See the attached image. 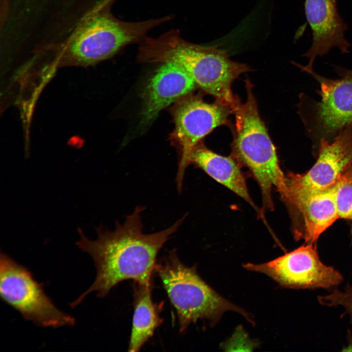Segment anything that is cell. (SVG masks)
<instances>
[{"instance_id":"obj_10","label":"cell","mask_w":352,"mask_h":352,"mask_svg":"<svg viewBox=\"0 0 352 352\" xmlns=\"http://www.w3.org/2000/svg\"><path fill=\"white\" fill-rule=\"evenodd\" d=\"M313 166L302 174L288 173L287 192L283 200L331 188L340 177L352 168V122L331 141L322 139Z\"/></svg>"},{"instance_id":"obj_11","label":"cell","mask_w":352,"mask_h":352,"mask_svg":"<svg viewBox=\"0 0 352 352\" xmlns=\"http://www.w3.org/2000/svg\"><path fill=\"white\" fill-rule=\"evenodd\" d=\"M337 0H305V13L312 32V42L310 48L303 56L308 59V64L302 66L293 64L303 71L309 73L316 57L327 54L333 47L342 54L349 52L350 44L345 37L347 24L338 13Z\"/></svg>"},{"instance_id":"obj_17","label":"cell","mask_w":352,"mask_h":352,"mask_svg":"<svg viewBox=\"0 0 352 352\" xmlns=\"http://www.w3.org/2000/svg\"><path fill=\"white\" fill-rule=\"evenodd\" d=\"M317 300L323 306L332 307L339 305L343 307L345 311L341 317L348 314L352 323V286L349 284H347L344 291L334 288L328 295L318 296Z\"/></svg>"},{"instance_id":"obj_5","label":"cell","mask_w":352,"mask_h":352,"mask_svg":"<svg viewBox=\"0 0 352 352\" xmlns=\"http://www.w3.org/2000/svg\"><path fill=\"white\" fill-rule=\"evenodd\" d=\"M155 270L176 310L181 332L198 319H206L214 324L229 310L240 313L253 323L249 314L207 285L198 275L195 266L183 264L175 249L156 264Z\"/></svg>"},{"instance_id":"obj_6","label":"cell","mask_w":352,"mask_h":352,"mask_svg":"<svg viewBox=\"0 0 352 352\" xmlns=\"http://www.w3.org/2000/svg\"><path fill=\"white\" fill-rule=\"evenodd\" d=\"M335 70L339 76L336 79L324 77L314 70L308 73L320 85V100L300 95L298 113L317 151L322 139L332 141L352 122V70L339 66Z\"/></svg>"},{"instance_id":"obj_19","label":"cell","mask_w":352,"mask_h":352,"mask_svg":"<svg viewBox=\"0 0 352 352\" xmlns=\"http://www.w3.org/2000/svg\"><path fill=\"white\" fill-rule=\"evenodd\" d=\"M351 235H352V226L351 228Z\"/></svg>"},{"instance_id":"obj_1","label":"cell","mask_w":352,"mask_h":352,"mask_svg":"<svg viewBox=\"0 0 352 352\" xmlns=\"http://www.w3.org/2000/svg\"><path fill=\"white\" fill-rule=\"evenodd\" d=\"M144 209L143 207H136L124 223H116L113 231L99 227L96 229L98 238L93 241L89 240L78 229L80 240L77 244L92 258L96 275L91 286L70 304L72 308L93 291L98 297H105L112 288L124 280L151 285L158 252L177 231L186 215L163 230L145 234L141 219Z\"/></svg>"},{"instance_id":"obj_8","label":"cell","mask_w":352,"mask_h":352,"mask_svg":"<svg viewBox=\"0 0 352 352\" xmlns=\"http://www.w3.org/2000/svg\"><path fill=\"white\" fill-rule=\"evenodd\" d=\"M184 96L177 100L172 109L175 128L171 139L179 152L176 176L177 189L181 192L184 174L190 165V157L194 147L216 128L231 126L229 117L234 114L230 105L216 99L205 102L199 94Z\"/></svg>"},{"instance_id":"obj_14","label":"cell","mask_w":352,"mask_h":352,"mask_svg":"<svg viewBox=\"0 0 352 352\" xmlns=\"http://www.w3.org/2000/svg\"><path fill=\"white\" fill-rule=\"evenodd\" d=\"M190 164L203 170L213 179L244 199L259 214L261 213L249 194L241 167L231 156H225L215 153L207 148L202 140L193 149L190 157Z\"/></svg>"},{"instance_id":"obj_18","label":"cell","mask_w":352,"mask_h":352,"mask_svg":"<svg viewBox=\"0 0 352 352\" xmlns=\"http://www.w3.org/2000/svg\"><path fill=\"white\" fill-rule=\"evenodd\" d=\"M352 348V338H351V341L349 343V345L347 347L345 348L346 350H345V351H350V350Z\"/></svg>"},{"instance_id":"obj_7","label":"cell","mask_w":352,"mask_h":352,"mask_svg":"<svg viewBox=\"0 0 352 352\" xmlns=\"http://www.w3.org/2000/svg\"><path fill=\"white\" fill-rule=\"evenodd\" d=\"M0 293L5 302L36 325L58 328L75 324L74 318L56 307L30 271L2 252Z\"/></svg>"},{"instance_id":"obj_4","label":"cell","mask_w":352,"mask_h":352,"mask_svg":"<svg viewBox=\"0 0 352 352\" xmlns=\"http://www.w3.org/2000/svg\"><path fill=\"white\" fill-rule=\"evenodd\" d=\"M113 1L100 2L74 29L65 45L64 56L68 62L87 66L108 59L125 46L140 43L151 30L172 18L121 21L110 11Z\"/></svg>"},{"instance_id":"obj_2","label":"cell","mask_w":352,"mask_h":352,"mask_svg":"<svg viewBox=\"0 0 352 352\" xmlns=\"http://www.w3.org/2000/svg\"><path fill=\"white\" fill-rule=\"evenodd\" d=\"M137 58L141 62L177 65L203 91L233 108L239 98L232 91V83L242 74L251 71L247 64L230 60L226 50L187 41L176 29L156 38L146 36L140 42Z\"/></svg>"},{"instance_id":"obj_3","label":"cell","mask_w":352,"mask_h":352,"mask_svg":"<svg viewBox=\"0 0 352 352\" xmlns=\"http://www.w3.org/2000/svg\"><path fill=\"white\" fill-rule=\"evenodd\" d=\"M247 98L239 99L234 109L235 125L231 126L233 139L231 156L241 167L249 170L262 193L263 208L273 210L271 197L275 187L281 197L287 191L286 176L279 162L276 149L262 119L251 81L245 80Z\"/></svg>"},{"instance_id":"obj_16","label":"cell","mask_w":352,"mask_h":352,"mask_svg":"<svg viewBox=\"0 0 352 352\" xmlns=\"http://www.w3.org/2000/svg\"><path fill=\"white\" fill-rule=\"evenodd\" d=\"M339 218L352 221V168L332 187Z\"/></svg>"},{"instance_id":"obj_9","label":"cell","mask_w":352,"mask_h":352,"mask_svg":"<svg viewBox=\"0 0 352 352\" xmlns=\"http://www.w3.org/2000/svg\"><path fill=\"white\" fill-rule=\"evenodd\" d=\"M316 246L307 243L271 261L243 266L267 275L285 287L331 290L342 282L343 276L322 263Z\"/></svg>"},{"instance_id":"obj_12","label":"cell","mask_w":352,"mask_h":352,"mask_svg":"<svg viewBox=\"0 0 352 352\" xmlns=\"http://www.w3.org/2000/svg\"><path fill=\"white\" fill-rule=\"evenodd\" d=\"M197 86L182 68L173 63H163L148 80L142 91L140 126L144 128L150 125L160 111L191 93Z\"/></svg>"},{"instance_id":"obj_15","label":"cell","mask_w":352,"mask_h":352,"mask_svg":"<svg viewBox=\"0 0 352 352\" xmlns=\"http://www.w3.org/2000/svg\"><path fill=\"white\" fill-rule=\"evenodd\" d=\"M134 312L128 351L138 352L160 325V305L154 303L151 285L134 283Z\"/></svg>"},{"instance_id":"obj_13","label":"cell","mask_w":352,"mask_h":352,"mask_svg":"<svg viewBox=\"0 0 352 352\" xmlns=\"http://www.w3.org/2000/svg\"><path fill=\"white\" fill-rule=\"evenodd\" d=\"M288 206L297 240L316 244L321 234L339 219L332 189L285 200Z\"/></svg>"}]
</instances>
